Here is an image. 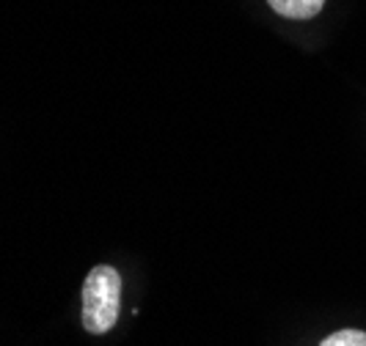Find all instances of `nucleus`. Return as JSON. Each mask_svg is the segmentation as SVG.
Listing matches in <instances>:
<instances>
[{
	"label": "nucleus",
	"instance_id": "nucleus-2",
	"mask_svg": "<svg viewBox=\"0 0 366 346\" xmlns=\"http://www.w3.org/2000/svg\"><path fill=\"white\" fill-rule=\"evenodd\" d=\"M267 3L273 6V11L287 19H312L325 6V0H267Z\"/></svg>",
	"mask_w": 366,
	"mask_h": 346
},
{
	"label": "nucleus",
	"instance_id": "nucleus-3",
	"mask_svg": "<svg viewBox=\"0 0 366 346\" xmlns=\"http://www.w3.org/2000/svg\"><path fill=\"white\" fill-rule=\"evenodd\" d=\"M320 346H366V332L364 330H339V332H330Z\"/></svg>",
	"mask_w": 366,
	"mask_h": 346
},
{
	"label": "nucleus",
	"instance_id": "nucleus-1",
	"mask_svg": "<svg viewBox=\"0 0 366 346\" xmlns=\"http://www.w3.org/2000/svg\"><path fill=\"white\" fill-rule=\"evenodd\" d=\"M122 308V278L113 267H94L83 283V327L102 335L119 319Z\"/></svg>",
	"mask_w": 366,
	"mask_h": 346
}]
</instances>
